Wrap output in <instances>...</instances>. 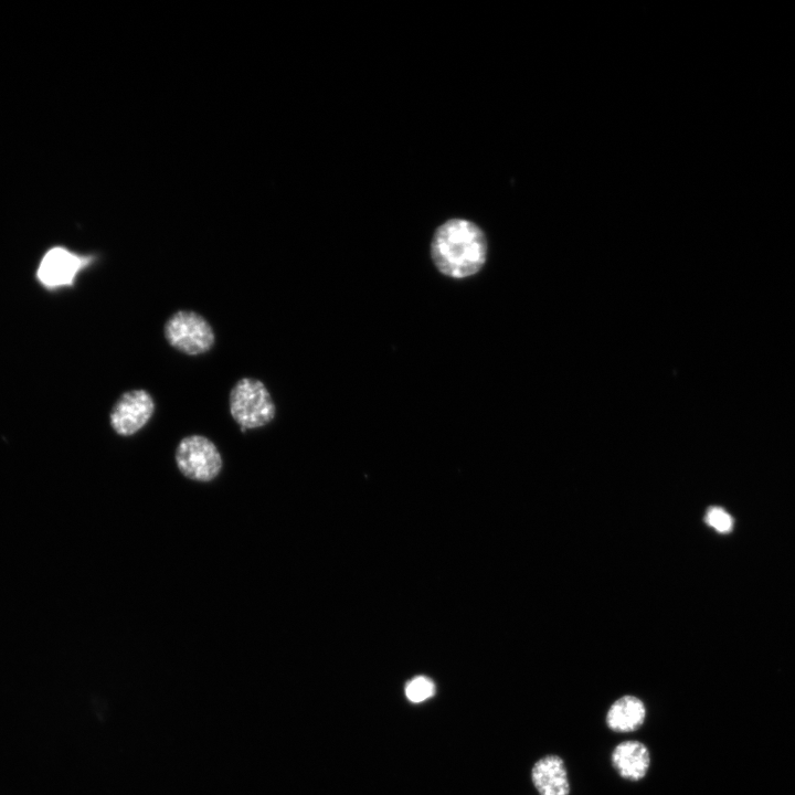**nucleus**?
<instances>
[{
	"label": "nucleus",
	"mask_w": 795,
	"mask_h": 795,
	"mask_svg": "<svg viewBox=\"0 0 795 795\" xmlns=\"http://www.w3.org/2000/svg\"><path fill=\"white\" fill-rule=\"evenodd\" d=\"M431 256L441 274L454 279L470 277L477 274L486 262V236L474 222L451 219L434 232Z\"/></svg>",
	"instance_id": "1"
},
{
	"label": "nucleus",
	"mask_w": 795,
	"mask_h": 795,
	"mask_svg": "<svg viewBox=\"0 0 795 795\" xmlns=\"http://www.w3.org/2000/svg\"><path fill=\"white\" fill-rule=\"evenodd\" d=\"M434 692L433 681L423 676L413 678L405 687L406 698L412 702H422L431 698Z\"/></svg>",
	"instance_id": "10"
},
{
	"label": "nucleus",
	"mask_w": 795,
	"mask_h": 795,
	"mask_svg": "<svg viewBox=\"0 0 795 795\" xmlns=\"http://www.w3.org/2000/svg\"><path fill=\"white\" fill-rule=\"evenodd\" d=\"M155 412V401L144 389L123 393L112 407L109 423L120 436H131L140 431Z\"/></svg>",
	"instance_id": "6"
},
{
	"label": "nucleus",
	"mask_w": 795,
	"mask_h": 795,
	"mask_svg": "<svg viewBox=\"0 0 795 795\" xmlns=\"http://www.w3.org/2000/svg\"><path fill=\"white\" fill-rule=\"evenodd\" d=\"M163 335L172 348L189 356L205 353L215 342L210 322L193 310L173 312L163 326Z\"/></svg>",
	"instance_id": "3"
},
{
	"label": "nucleus",
	"mask_w": 795,
	"mask_h": 795,
	"mask_svg": "<svg viewBox=\"0 0 795 795\" xmlns=\"http://www.w3.org/2000/svg\"><path fill=\"white\" fill-rule=\"evenodd\" d=\"M530 780L539 795H570L571 782L564 759L548 753L534 761Z\"/></svg>",
	"instance_id": "8"
},
{
	"label": "nucleus",
	"mask_w": 795,
	"mask_h": 795,
	"mask_svg": "<svg viewBox=\"0 0 795 795\" xmlns=\"http://www.w3.org/2000/svg\"><path fill=\"white\" fill-rule=\"evenodd\" d=\"M648 716L646 702L638 696L625 693L607 707L604 722L616 734H630L640 730Z\"/></svg>",
	"instance_id": "9"
},
{
	"label": "nucleus",
	"mask_w": 795,
	"mask_h": 795,
	"mask_svg": "<svg viewBox=\"0 0 795 795\" xmlns=\"http://www.w3.org/2000/svg\"><path fill=\"white\" fill-rule=\"evenodd\" d=\"M92 261V255H81L64 246H54L43 255L36 269V279L46 290L70 287L77 274Z\"/></svg>",
	"instance_id": "5"
},
{
	"label": "nucleus",
	"mask_w": 795,
	"mask_h": 795,
	"mask_svg": "<svg viewBox=\"0 0 795 795\" xmlns=\"http://www.w3.org/2000/svg\"><path fill=\"white\" fill-rule=\"evenodd\" d=\"M610 763L623 781L639 783L649 773L651 753L648 745L640 740H623L613 746Z\"/></svg>",
	"instance_id": "7"
},
{
	"label": "nucleus",
	"mask_w": 795,
	"mask_h": 795,
	"mask_svg": "<svg viewBox=\"0 0 795 795\" xmlns=\"http://www.w3.org/2000/svg\"><path fill=\"white\" fill-rule=\"evenodd\" d=\"M230 413L243 431L262 427L276 414L275 403L266 385L255 378H242L229 394Z\"/></svg>",
	"instance_id": "2"
},
{
	"label": "nucleus",
	"mask_w": 795,
	"mask_h": 795,
	"mask_svg": "<svg viewBox=\"0 0 795 795\" xmlns=\"http://www.w3.org/2000/svg\"><path fill=\"white\" fill-rule=\"evenodd\" d=\"M704 521L708 526L721 533L730 532L733 528L732 517L720 507L709 508Z\"/></svg>",
	"instance_id": "11"
},
{
	"label": "nucleus",
	"mask_w": 795,
	"mask_h": 795,
	"mask_svg": "<svg viewBox=\"0 0 795 795\" xmlns=\"http://www.w3.org/2000/svg\"><path fill=\"white\" fill-rule=\"evenodd\" d=\"M176 464L189 479L208 483L221 473L223 460L215 444L203 435L183 437L176 449Z\"/></svg>",
	"instance_id": "4"
}]
</instances>
